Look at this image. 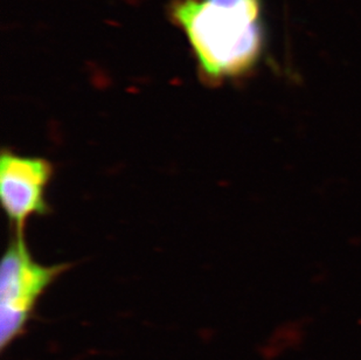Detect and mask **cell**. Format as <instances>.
<instances>
[{
  "mask_svg": "<svg viewBox=\"0 0 361 360\" xmlns=\"http://www.w3.org/2000/svg\"><path fill=\"white\" fill-rule=\"evenodd\" d=\"M54 174L51 162L4 149L0 157V197L13 232L24 233L31 217L49 212L48 185Z\"/></svg>",
  "mask_w": 361,
  "mask_h": 360,
  "instance_id": "cell-3",
  "label": "cell"
},
{
  "mask_svg": "<svg viewBox=\"0 0 361 360\" xmlns=\"http://www.w3.org/2000/svg\"><path fill=\"white\" fill-rule=\"evenodd\" d=\"M307 326L300 320H291L275 330L270 347L273 349V357H281L286 352L300 350L307 340Z\"/></svg>",
  "mask_w": 361,
  "mask_h": 360,
  "instance_id": "cell-4",
  "label": "cell"
},
{
  "mask_svg": "<svg viewBox=\"0 0 361 360\" xmlns=\"http://www.w3.org/2000/svg\"><path fill=\"white\" fill-rule=\"evenodd\" d=\"M172 14L188 35L207 80L245 74L262 55L261 0H179Z\"/></svg>",
  "mask_w": 361,
  "mask_h": 360,
  "instance_id": "cell-1",
  "label": "cell"
},
{
  "mask_svg": "<svg viewBox=\"0 0 361 360\" xmlns=\"http://www.w3.org/2000/svg\"><path fill=\"white\" fill-rule=\"evenodd\" d=\"M69 269L37 261L24 233L13 232L0 268V347L6 350L25 332L44 292Z\"/></svg>",
  "mask_w": 361,
  "mask_h": 360,
  "instance_id": "cell-2",
  "label": "cell"
}]
</instances>
